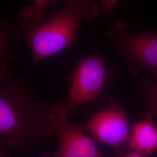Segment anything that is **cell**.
<instances>
[{
  "instance_id": "cell-1",
  "label": "cell",
  "mask_w": 157,
  "mask_h": 157,
  "mask_svg": "<svg viewBox=\"0 0 157 157\" xmlns=\"http://www.w3.org/2000/svg\"><path fill=\"white\" fill-rule=\"evenodd\" d=\"M48 104H40L28 82L0 66V146L8 151L39 143L51 136Z\"/></svg>"
},
{
  "instance_id": "cell-2",
  "label": "cell",
  "mask_w": 157,
  "mask_h": 157,
  "mask_svg": "<svg viewBox=\"0 0 157 157\" xmlns=\"http://www.w3.org/2000/svg\"><path fill=\"white\" fill-rule=\"evenodd\" d=\"M57 2L51 6L49 17L39 26L16 28L13 40L28 45L32 67L76 43L82 23L93 22L99 15L97 6L89 0H63L59 6Z\"/></svg>"
},
{
  "instance_id": "cell-3",
  "label": "cell",
  "mask_w": 157,
  "mask_h": 157,
  "mask_svg": "<svg viewBox=\"0 0 157 157\" xmlns=\"http://www.w3.org/2000/svg\"><path fill=\"white\" fill-rule=\"evenodd\" d=\"M105 36L115 41L119 54L129 63L146 67L157 80V29L135 33L126 22L111 25Z\"/></svg>"
},
{
  "instance_id": "cell-4",
  "label": "cell",
  "mask_w": 157,
  "mask_h": 157,
  "mask_svg": "<svg viewBox=\"0 0 157 157\" xmlns=\"http://www.w3.org/2000/svg\"><path fill=\"white\" fill-rule=\"evenodd\" d=\"M67 114L64 104H54L49 108L50 129L58 142L53 157H102L93 140L67 121Z\"/></svg>"
},
{
  "instance_id": "cell-5",
  "label": "cell",
  "mask_w": 157,
  "mask_h": 157,
  "mask_svg": "<svg viewBox=\"0 0 157 157\" xmlns=\"http://www.w3.org/2000/svg\"><path fill=\"white\" fill-rule=\"evenodd\" d=\"M107 78L104 60L95 54L84 55L73 73L65 104L68 113L84 103L96 99L103 90Z\"/></svg>"
},
{
  "instance_id": "cell-6",
  "label": "cell",
  "mask_w": 157,
  "mask_h": 157,
  "mask_svg": "<svg viewBox=\"0 0 157 157\" xmlns=\"http://www.w3.org/2000/svg\"><path fill=\"white\" fill-rule=\"evenodd\" d=\"M97 142L119 148L128 144L131 136L128 114L114 101L78 126Z\"/></svg>"
},
{
  "instance_id": "cell-7",
  "label": "cell",
  "mask_w": 157,
  "mask_h": 157,
  "mask_svg": "<svg viewBox=\"0 0 157 157\" xmlns=\"http://www.w3.org/2000/svg\"><path fill=\"white\" fill-rule=\"evenodd\" d=\"M129 147L144 155L157 151V124L150 112H147L145 118L131 127Z\"/></svg>"
},
{
  "instance_id": "cell-8",
  "label": "cell",
  "mask_w": 157,
  "mask_h": 157,
  "mask_svg": "<svg viewBox=\"0 0 157 157\" xmlns=\"http://www.w3.org/2000/svg\"><path fill=\"white\" fill-rule=\"evenodd\" d=\"M32 6L21 11L18 28H34L40 26L46 19L48 7L58 0H32Z\"/></svg>"
},
{
  "instance_id": "cell-9",
  "label": "cell",
  "mask_w": 157,
  "mask_h": 157,
  "mask_svg": "<svg viewBox=\"0 0 157 157\" xmlns=\"http://www.w3.org/2000/svg\"><path fill=\"white\" fill-rule=\"evenodd\" d=\"M129 72L139 79L144 91V102L152 115L157 116V80L145 77L141 72L140 67L133 63H129Z\"/></svg>"
},
{
  "instance_id": "cell-10",
  "label": "cell",
  "mask_w": 157,
  "mask_h": 157,
  "mask_svg": "<svg viewBox=\"0 0 157 157\" xmlns=\"http://www.w3.org/2000/svg\"><path fill=\"white\" fill-rule=\"evenodd\" d=\"M17 27L8 21L7 19H1L0 26V56L2 61H13L15 57L9 47V41L13 40Z\"/></svg>"
},
{
  "instance_id": "cell-11",
  "label": "cell",
  "mask_w": 157,
  "mask_h": 157,
  "mask_svg": "<svg viewBox=\"0 0 157 157\" xmlns=\"http://www.w3.org/2000/svg\"><path fill=\"white\" fill-rule=\"evenodd\" d=\"M102 10L106 15L111 14L119 0H100Z\"/></svg>"
},
{
  "instance_id": "cell-12",
  "label": "cell",
  "mask_w": 157,
  "mask_h": 157,
  "mask_svg": "<svg viewBox=\"0 0 157 157\" xmlns=\"http://www.w3.org/2000/svg\"><path fill=\"white\" fill-rule=\"evenodd\" d=\"M121 157H146V155L137 152L133 151Z\"/></svg>"
},
{
  "instance_id": "cell-13",
  "label": "cell",
  "mask_w": 157,
  "mask_h": 157,
  "mask_svg": "<svg viewBox=\"0 0 157 157\" xmlns=\"http://www.w3.org/2000/svg\"><path fill=\"white\" fill-rule=\"evenodd\" d=\"M6 151H3V150H1V155L0 157H10L8 154H7Z\"/></svg>"
},
{
  "instance_id": "cell-14",
  "label": "cell",
  "mask_w": 157,
  "mask_h": 157,
  "mask_svg": "<svg viewBox=\"0 0 157 157\" xmlns=\"http://www.w3.org/2000/svg\"><path fill=\"white\" fill-rule=\"evenodd\" d=\"M44 157H50V155H48V154H47V155H46Z\"/></svg>"
}]
</instances>
